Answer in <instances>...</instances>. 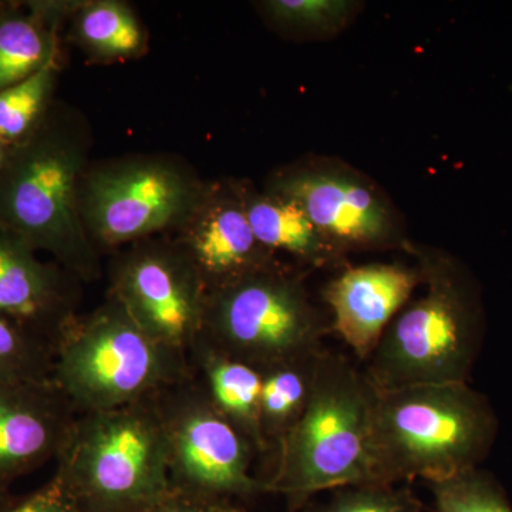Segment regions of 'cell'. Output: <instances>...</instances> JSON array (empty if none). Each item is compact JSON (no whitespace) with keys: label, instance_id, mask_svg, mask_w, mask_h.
<instances>
[{"label":"cell","instance_id":"5","mask_svg":"<svg viewBox=\"0 0 512 512\" xmlns=\"http://www.w3.org/2000/svg\"><path fill=\"white\" fill-rule=\"evenodd\" d=\"M156 397L77 414L55 474L82 512H143L174 493Z\"/></svg>","mask_w":512,"mask_h":512},{"label":"cell","instance_id":"23","mask_svg":"<svg viewBox=\"0 0 512 512\" xmlns=\"http://www.w3.org/2000/svg\"><path fill=\"white\" fill-rule=\"evenodd\" d=\"M55 346L0 318V383L52 380Z\"/></svg>","mask_w":512,"mask_h":512},{"label":"cell","instance_id":"4","mask_svg":"<svg viewBox=\"0 0 512 512\" xmlns=\"http://www.w3.org/2000/svg\"><path fill=\"white\" fill-rule=\"evenodd\" d=\"M498 427L490 400L468 383L377 389V481L429 484L478 468L493 450Z\"/></svg>","mask_w":512,"mask_h":512},{"label":"cell","instance_id":"15","mask_svg":"<svg viewBox=\"0 0 512 512\" xmlns=\"http://www.w3.org/2000/svg\"><path fill=\"white\" fill-rule=\"evenodd\" d=\"M76 282L80 284L0 225V318L55 346L62 330L77 316Z\"/></svg>","mask_w":512,"mask_h":512},{"label":"cell","instance_id":"21","mask_svg":"<svg viewBox=\"0 0 512 512\" xmlns=\"http://www.w3.org/2000/svg\"><path fill=\"white\" fill-rule=\"evenodd\" d=\"M315 357L262 372L259 424L266 444L271 440L278 443L305 409L311 393Z\"/></svg>","mask_w":512,"mask_h":512},{"label":"cell","instance_id":"3","mask_svg":"<svg viewBox=\"0 0 512 512\" xmlns=\"http://www.w3.org/2000/svg\"><path fill=\"white\" fill-rule=\"evenodd\" d=\"M376 396L365 370L320 350L308 403L278 441L268 493L282 495L296 512L323 491L379 483L373 456Z\"/></svg>","mask_w":512,"mask_h":512},{"label":"cell","instance_id":"20","mask_svg":"<svg viewBox=\"0 0 512 512\" xmlns=\"http://www.w3.org/2000/svg\"><path fill=\"white\" fill-rule=\"evenodd\" d=\"M265 22L279 35L296 40H329L355 22L365 3L357 0H265Z\"/></svg>","mask_w":512,"mask_h":512},{"label":"cell","instance_id":"27","mask_svg":"<svg viewBox=\"0 0 512 512\" xmlns=\"http://www.w3.org/2000/svg\"><path fill=\"white\" fill-rule=\"evenodd\" d=\"M214 504L211 501L200 500V498L175 493L174 491L163 501L154 504L153 507L147 508L143 512H211Z\"/></svg>","mask_w":512,"mask_h":512},{"label":"cell","instance_id":"17","mask_svg":"<svg viewBox=\"0 0 512 512\" xmlns=\"http://www.w3.org/2000/svg\"><path fill=\"white\" fill-rule=\"evenodd\" d=\"M190 360H194L198 372H201L200 383L214 406L254 444L256 451H264L268 444L259 424L261 370L202 342L192 350Z\"/></svg>","mask_w":512,"mask_h":512},{"label":"cell","instance_id":"26","mask_svg":"<svg viewBox=\"0 0 512 512\" xmlns=\"http://www.w3.org/2000/svg\"><path fill=\"white\" fill-rule=\"evenodd\" d=\"M0 512H82L60 478L53 476L42 487L23 495L0 497Z\"/></svg>","mask_w":512,"mask_h":512},{"label":"cell","instance_id":"7","mask_svg":"<svg viewBox=\"0 0 512 512\" xmlns=\"http://www.w3.org/2000/svg\"><path fill=\"white\" fill-rule=\"evenodd\" d=\"M330 320L281 261L208 292L200 342L265 372L312 359Z\"/></svg>","mask_w":512,"mask_h":512},{"label":"cell","instance_id":"29","mask_svg":"<svg viewBox=\"0 0 512 512\" xmlns=\"http://www.w3.org/2000/svg\"><path fill=\"white\" fill-rule=\"evenodd\" d=\"M9 148L6 146V144H3L2 141H0V167H2V164L5 163L6 156H8Z\"/></svg>","mask_w":512,"mask_h":512},{"label":"cell","instance_id":"12","mask_svg":"<svg viewBox=\"0 0 512 512\" xmlns=\"http://www.w3.org/2000/svg\"><path fill=\"white\" fill-rule=\"evenodd\" d=\"M174 234L208 292L279 261L256 239L237 180L210 183L200 204Z\"/></svg>","mask_w":512,"mask_h":512},{"label":"cell","instance_id":"22","mask_svg":"<svg viewBox=\"0 0 512 512\" xmlns=\"http://www.w3.org/2000/svg\"><path fill=\"white\" fill-rule=\"evenodd\" d=\"M59 60L28 79L0 90V141L15 146L32 133L53 106Z\"/></svg>","mask_w":512,"mask_h":512},{"label":"cell","instance_id":"19","mask_svg":"<svg viewBox=\"0 0 512 512\" xmlns=\"http://www.w3.org/2000/svg\"><path fill=\"white\" fill-rule=\"evenodd\" d=\"M70 20L74 42L93 59L119 62L136 59L147 50L146 30L127 3L79 2Z\"/></svg>","mask_w":512,"mask_h":512},{"label":"cell","instance_id":"18","mask_svg":"<svg viewBox=\"0 0 512 512\" xmlns=\"http://www.w3.org/2000/svg\"><path fill=\"white\" fill-rule=\"evenodd\" d=\"M59 28L29 5L0 3V90L59 60Z\"/></svg>","mask_w":512,"mask_h":512},{"label":"cell","instance_id":"11","mask_svg":"<svg viewBox=\"0 0 512 512\" xmlns=\"http://www.w3.org/2000/svg\"><path fill=\"white\" fill-rule=\"evenodd\" d=\"M109 296L151 339L190 359L204 328L208 291L174 239L148 238L121 252L111 265Z\"/></svg>","mask_w":512,"mask_h":512},{"label":"cell","instance_id":"9","mask_svg":"<svg viewBox=\"0 0 512 512\" xmlns=\"http://www.w3.org/2000/svg\"><path fill=\"white\" fill-rule=\"evenodd\" d=\"M266 191L295 202L340 254L409 251L402 212L369 175L336 157L309 156L284 165Z\"/></svg>","mask_w":512,"mask_h":512},{"label":"cell","instance_id":"10","mask_svg":"<svg viewBox=\"0 0 512 512\" xmlns=\"http://www.w3.org/2000/svg\"><path fill=\"white\" fill-rule=\"evenodd\" d=\"M175 493L200 500L232 501L268 493L252 476L251 443L214 406L194 377L157 394Z\"/></svg>","mask_w":512,"mask_h":512},{"label":"cell","instance_id":"6","mask_svg":"<svg viewBox=\"0 0 512 512\" xmlns=\"http://www.w3.org/2000/svg\"><path fill=\"white\" fill-rule=\"evenodd\" d=\"M191 376L190 359L151 339L111 296L55 343L52 382L77 414L143 402Z\"/></svg>","mask_w":512,"mask_h":512},{"label":"cell","instance_id":"2","mask_svg":"<svg viewBox=\"0 0 512 512\" xmlns=\"http://www.w3.org/2000/svg\"><path fill=\"white\" fill-rule=\"evenodd\" d=\"M423 293L410 299L384 330L365 373L379 390L468 383L483 350V289L460 258L414 244Z\"/></svg>","mask_w":512,"mask_h":512},{"label":"cell","instance_id":"1","mask_svg":"<svg viewBox=\"0 0 512 512\" xmlns=\"http://www.w3.org/2000/svg\"><path fill=\"white\" fill-rule=\"evenodd\" d=\"M90 146L86 119L55 101L42 123L9 148L0 167V225L80 282L100 275V251L79 211Z\"/></svg>","mask_w":512,"mask_h":512},{"label":"cell","instance_id":"8","mask_svg":"<svg viewBox=\"0 0 512 512\" xmlns=\"http://www.w3.org/2000/svg\"><path fill=\"white\" fill-rule=\"evenodd\" d=\"M210 183L173 158L133 156L89 164L79 184V211L97 249L136 244L177 231Z\"/></svg>","mask_w":512,"mask_h":512},{"label":"cell","instance_id":"13","mask_svg":"<svg viewBox=\"0 0 512 512\" xmlns=\"http://www.w3.org/2000/svg\"><path fill=\"white\" fill-rule=\"evenodd\" d=\"M423 278L419 266L373 262L348 266L323 289L330 330L352 349L360 362L375 352L384 330L412 299Z\"/></svg>","mask_w":512,"mask_h":512},{"label":"cell","instance_id":"24","mask_svg":"<svg viewBox=\"0 0 512 512\" xmlns=\"http://www.w3.org/2000/svg\"><path fill=\"white\" fill-rule=\"evenodd\" d=\"M434 512H512L493 474L480 467L429 483Z\"/></svg>","mask_w":512,"mask_h":512},{"label":"cell","instance_id":"25","mask_svg":"<svg viewBox=\"0 0 512 512\" xmlns=\"http://www.w3.org/2000/svg\"><path fill=\"white\" fill-rule=\"evenodd\" d=\"M312 512H423V504L397 484L367 483L338 488Z\"/></svg>","mask_w":512,"mask_h":512},{"label":"cell","instance_id":"16","mask_svg":"<svg viewBox=\"0 0 512 512\" xmlns=\"http://www.w3.org/2000/svg\"><path fill=\"white\" fill-rule=\"evenodd\" d=\"M237 184L249 224L262 247L276 256H291L305 269L343 265L345 255L320 234L295 202L256 190L251 181Z\"/></svg>","mask_w":512,"mask_h":512},{"label":"cell","instance_id":"14","mask_svg":"<svg viewBox=\"0 0 512 512\" xmlns=\"http://www.w3.org/2000/svg\"><path fill=\"white\" fill-rule=\"evenodd\" d=\"M77 413L52 380L0 383V497L59 456Z\"/></svg>","mask_w":512,"mask_h":512},{"label":"cell","instance_id":"28","mask_svg":"<svg viewBox=\"0 0 512 512\" xmlns=\"http://www.w3.org/2000/svg\"><path fill=\"white\" fill-rule=\"evenodd\" d=\"M211 512H249L245 508L239 507V505L232 503V501H218L212 505Z\"/></svg>","mask_w":512,"mask_h":512}]
</instances>
